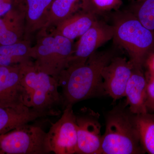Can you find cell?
Returning <instances> with one entry per match:
<instances>
[{"instance_id": "5b68a950", "label": "cell", "mask_w": 154, "mask_h": 154, "mask_svg": "<svg viewBox=\"0 0 154 154\" xmlns=\"http://www.w3.org/2000/svg\"><path fill=\"white\" fill-rule=\"evenodd\" d=\"M36 44L31 47L30 57L40 70L58 80L61 72L66 68L73 51V41L46 29L40 30Z\"/></svg>"}, {"instance_id": "7c38bea8", "label": "cell", "mask_w": 154, "mask_h": 154, "mask_svg": "<svg viewBox=\"0 0 154 154\" xmlns=\"http://www.w3.org/2000/svg\"><path fill=\"white\" fill-rule=\"evenodd\" d=\"M54 116L52 113L37 111L25 106L0 107V135L38 119Z\"/></svg>"}, {"instance_id": "d6986e66", "label": "cell", "mask_w": 154, "mask_h": 154, "mask_svg": "<svg viewBox=\"0 0 154 154\" xmlns=\"http://www.w3.org/2000/svg\"><path fill=\"white\" fill-rule=\"evenodd\" d=\"M80 0H52L47 28L55 26L79 9Z\"/></svg>"}, {"instance_id": "2e32d148", "label": "cell", "mask_w": 154, "mask_h": 154, "mask_svg": "<svg viewBox=\"0 0 154 154\" xmlns=\"http://www.w3.org/2000/svg\"><path fill=\"white\" fill-rule=\"evenodd\" d=\"M52 0H25V32L24 38L47 28L50 9Z\"/></svg>"}, {"instance_id": "9a60e30c", "label": "cell", "mask_w": 154, "mask_h": 154, "mask_svg": "<svg viewBox=\"0 0 154 154\" xmlns=\"http://www.w3.org/2000/svg\"><path fill=\"white\" fill-rule=\"evenodd\" d=\"M97 20L96 14L79 9L56 25L52 32L73 41L85 33Z\"/></svg>"}, {"instance_id": "277c9868", "label": "cell", "mask_w": 154, "mask_h": 154, "mask_svg": "<svg viewBox=\"0 0 154 154\" xmlns=\"http://www.w3.org/2000/svg\"><path fill=\"white\" fill-rule=\"evenodd\" d=\"M22 83L26 94L25 105L41 112L52 113L54 116L61 113L63 99L58 91V80L42 71L33 60L22 64Z\"/></svg>"}, {"instance_id": "3957f363", "label": "cell", "mask_w": 154, "mask_h": 154, "mask_svg": "<svg viewBox=\"0 0 154 154\" xmlns=\"http://www.w3.org/2000/svg\"><path fill=\"white\" fill-rule=\"evenodd\" d=\"M114 11V43L125 49L134 66L143 68L148 56L154 50V32L127 10Z\"/></svg>"}, {"instance_id": "ba28073f", "label": "cell", "mask_w": 154, "mask_h": 154, "mask_svg": "<svg viewBox=\"0 0 154 154\" xmlns=\"http://www.w3.org/2000/svg\"><path fill=\"white\" fill-rule=\"evenodd\" d=\"M75 114L78 135L76 154H98L102 139L100 114L86 107Z\"/></svg>"}, {"instance_id": "ffe728a7", "label": "cell", "mask_w": 154, "mask_h": 154, "mask_svg": "<svg viewBox=\"0 0 154 154\" xmlns=\"http://www.w3.org/2000/svg\"><path fill=\"white\" fill-rule=\"evenodd\" d=\"M127 10L146 28L154 32V0L136 1Z\"/></svg>"}, {"instance_id": "4fadbf2b", "label": "cell", "mask_w": 154, "mask_h": 154, "mask_svg": "<svg viewBox=\"0 0 154 154\" xmlns=\"http://www.w3.org/2000/svg\"><path fill=\"white\" fill-rule=\"evenodd\" d=\"M25 14L24 5L0 17V46L14 44L24 39Z\"/></svg>"}, {"instance_id": "8fae6325", "label": "cell", "mask_w": 154, "mask_h": 154, "mask_svg": "<svg viewBox=\"0 0 154 154\" xmlns=\"http://www.w3.org/2000/svg\"><path fill=\"white\" fill-rule=\"evenodd\" d=\"M22 64L0 66V107L25 105L26 94L22 83Z\"/></svg>"}, {"instance_id": "ac0fdd59", "label": "cell", "mask_w": 154, "mask_h": 154, "mask_svg": "<svg viewBox=\"0 0 154 154\" xmlns=\"http://www.w3.org/2000/svg\"><path fill=\"white\" fill-rule=\"evenodd\" d=\"M135 122L144 150L154 154V113L136 114Z\"/></svg>"}, {"instance_id": "30bf717a", "label": "cell", "mask_w": 154, "mask_h": 154, "mask_svg": "<svg viewBox=\"0 0 154 154\" xmlns=\"http://www.w3.org/2000/svg\"><path fill=\"white\" fill-rule=\"evenodd\" d=\"M133 67L129 60L116 55L102 70L104 91L114 102L125 96V89Z\"/></svg>"}, {"instance_id": "d4e9b609", "label": "cell", "mask_w": 154, "mask_h": 154, "mask_svg": "<svg viewBox=\"0 0 154 154\" xmlns=\"http://www.w3.org/2000/svg\"><path fill=\"white\" fill-rule=\"evenodd\" d=\"M144 1V0H137V2H141V1Z\"/></svg>"}, {"instance_id": "44dd1931", "label": "cell", "mask_w": 154, "mask_h": 154, "mask_svg": "<svg viewBox=\"0 0 154 154\" xmlns=\"http://www.w3.org/2000/svg\"><path fill=\"white\" fill-rule=\"evenodd\" d=\"M122 3L121 0H80L79 8L98 16L117 10Z\"/></svg>"}, {"instance_id": "603a6c76", "label": "cell", "mask_w": 154, "mask_h": 154, "mask_svg": "<svg viewBox=\"0 0 154 154\" xmlns=\"http://www.w3.org/2000/svg\"><path fill=\"white\" fill-rule=\"evenodd\" d=\"M23 0H0V17L17 8Z\"/></svg>"}, {"instance_id": "e0dca14e", "label": "cell", "mask_w": 154, "mask_h": 154, "mask_svg": "<svg viewBox=\"0 0 154 154\" xmlns=\"http://www.w3.org/2000/svg\"><path fill=\"white\" fill-rule=\"evenodd\" d=\"M31 47L30 40L26 38L0 46V66H14L33 60L30 57Z\"/></svg>"}, {"instance_id": "9c48e42d", "label": "cell", "mask_w": 154, "mask_h": 154, "mask_svg": "<svg viewBox=\"0 0 154 154\" xmlns=\"http://www.w3.org/2000/svg\"><path fill=\"white\" fill-rule=\"evenodd\" d=\"M114 33L113 25L97 20L80 36L75 48L74 47L66 68L85 63L98 48L113 39Z\"/></svg>"}, {"instance_id": "8992f818", "label": "cell", "mask_w": 154, "mask_h": 154, "mask_svg": "<svg viewBox=\"0 0 154 154\" xmlns=\"http://www.w3.org/2000/svg\"><path fill=\"white\" fill-rule=\"evenodd\" d=\"M51 152L47 132L26 124L0 135V154H45Z\"/></svg>"}, {"instance_id": "cb8c5ba5", "label": "cell", "mask_w": 154, "mask_h": 154, "mask_svg": "<svg viewBox=\"0 0 154 154\" xmlns=\"http://www.w3.org/2000/svg\"><path fill=\"white\" fill-rule=\"evenodd\" d=\"M147 69V72L154 75V50L148 56L146 59L143 67Z\"/></svg>"}, {"instance_id": "6da1fadb", "label": "cell", "mask_w": 154, "mask_h": 154, "mask_svg": "<svg viewBox=\"0 0 154 154\" xmlns=\"http://www.w3.org/2000/svg\"><path fill=\"white\" fill-rule=\"evenodd\" d=\"M116 55L113 50L96 51L85 63L67 67L61 72L58 82L62 88L63 109L67 105L106 95L102 70Z\"/></svg>"}, {"instance_id": "52a82bcc", "label": "cell", "mask_w": 154, "mask_h": 154, "mask_svg": "<svg viewBox=\"0 0 154 154\" xmlns=\"http://www.w3.org/2000/svg\"><path fill=\"white\" fill-rule=\"evenodd\" d=\"M73 105L63 109L61 117L51 124L47 132V141L51 152L56 154H76L78 135L75 114Z\"/></svg>"}, {"instance_id": "7a4b0ae2", "label": "cell", "mask_w": 154, "mask_h": 154, "mask_svg": "<svg viewBox=\"0 0 154 154\" xmlns=\"http://www.w3.org/2000/svg\"><path fill=\"white\" fill-rule=\"evenodd\" d=\"M135 115L125 101L105 115V130L98 154H140L145 153L135 122Z\"/></svg>"}, {"instance_id": "5bb4252c", "label": "cell", "mask_w": 154, "mask_h": 154, "mask_svg": "<svg viewBox=\"0 0 154 154\" xmlns=\"http://www.w3.org/2000/svg\"><path fill=\"white\" fill-rule=\"evenodd\" d=\"M145 75L142 67H133L125 91V100L130 110L135 114L148 113L146 107Z\"/></svg>"}, {"instance_id": "7402d4cb", "label": "cell", "mask_w": 154, "mask_h": 154, "mask_svg": "<svg viewBox=\"0 0 154 154\" xmlns=\"http://www.w3.org/2000/svg\"><path fill=\"white\" fill-rule=\"evenodd\" d=\"M146 85V107L149 113H154V75L145 73Z\"/></svg>"}]
</instances>
